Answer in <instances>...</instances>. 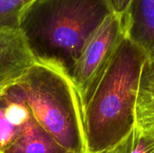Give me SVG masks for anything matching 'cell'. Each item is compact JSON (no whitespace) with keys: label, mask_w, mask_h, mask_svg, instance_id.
Here are the masks:
<instances>
[{"label":"cell","mask_w":154,"mask_h":153,"mask_svg":"<svg viewBox=\"0 0 154 153\" xmlns=\"http://www.w3.org/2000/svg\"><path fill=\"white\" fill-rule=\"evenodd\" d=\"M114 14L110 0H36L22 14L19 32L35 61L69 76L88 41Z\"/></svg>","instance_id":"6da1fadb"},{"label":"cell","mask_w":154,"mask_h":153,"mask_svg":"<svg viewBox=\"0 0 154 153\" xmlns=\"http://www.w3.org/2000/svg\"><path fill=\"white\" fill-rule=\"evenodd\" d=\"M147 60L145 52L125 35L82 107L88 153L115 147L133 133Z\"/></svg>","instance_id":"7a4b0ae2"},{"label":"cell","mask_w":154,"mask_h":153,"mask_svg":"<svg viewBox=\"0 0 154 153\" xmlns=\"http://www.w3.org/2000/svg\"><path fill=\"white\" fill-rule=\"evenodd\" d=\"M34 121L70 153H88L82 107L69 75L35 61L16 81Z\"/></svg>","instance_id":"3957f363"},{"label":"cell","mask_w":154,"mask_h":153,"mask_svg":"<svg viewBox=\"0 0 154 153\" xmlns=\"http://www.w3.org/2000/svg\"><path fill=\"white\" fill-rule=\"evenodd\" d=\"M125 35L123 16H109L91 37L76 61L69 78L79 95L81 107Z\"/></svg>","instance_id":"277c9868"},{"label":"cell","mask_w":154,"mask_h":153,"mask_svg":"<svg viewBox=\"0 0 154 153\" xmlns=\"http://www.w3.org/2000/svg\"><path fill=\"white\" fill-rule=\"evenodd\" d=\"M21 87L14 82L0 89V153L33 122Z\"/></svg>","instance_id":"5b68a950"},{"label":"cell","mask_w":154,"mask_h":153,"mask_svg":"<svg viewBox=\"0 0 154 153\" xmlns=\"http://www.w3.org/2000/svg\"><path fill=\"white\" fill-rule=\"evenodd\" d=\"M34 62L19 31L0 32V89L15 82Z\"/></svg>","instance_id":"8992f818"},{"label":"cell","mask_w":154,"mask_h":153,"mask_svg":"<svg viewBox=\"0 0 154 153\" xmlns=\"http://www.w3.org/2000/svg\"><path fill=\"white\" fill-rule=\"evenodd\" d=\"M123 19L125 35L154 59V0H131Z\"/></svg>","instance_id":"52a82bcc"},{"label":"cell","mask_w":154,"mask_h":153,"mask_svg":"<svg viewBox=\"0 0 154 153\" xmlns=\"http://www.w3.org/2000/svg\"><path fill=\"white\" fill-rule=\"evenodd\" d=\"M1 153H70L34 120Z\"/></svg>","instance_id":"ba28073f"},{"label":"cell","mask_w":154,"mask_h":153,"mask_svg":"<svg viewBox=\"0 0 154 153\" xmlns=\"http://www.w3.org/2000/svg\"><path fill=\"white\" fill-rule=\"evenodd\" d=\"M36 0H0V32L19 31L22 14Z\"/></svg>","instance_id":"9c48e42d"},{"label":"cell","mask_w":154,"mask_h":153,"mask_svg":"<svg viewBox=\"0 0 154 153\" xmlns=\"http://www.w3.org/2000/svg\"><path fill=\"white\" fill-rule=\"evenodd\" d=\"M135 127L154 133V96L138 95L135 107Z\"/></svg>","instance_id":"30bf717a"},{"label":"cell","mask_w":154,"mask_h":153,"mask_svg":"<svg viewBox=\"0 0 154 153\" xmlns=\"http://www.w3.org/2000/svg\"><path fill=\"white\" fill-rule=\"evenodd\" d=\"M131 153H154V133L134 129Z\"/></svg>","instance_id":"8fae6325"},{"label":"cell","mask_w":154,"mask_h":153,"mask_svg":"<svg viewBox=\"0 0 154 153\" xmlns=\"http://www.w3.org/2000/svg\"><path fill=\"white\" fill-rule=\"evenodd\" d=\"M138 95L154 96V59L147 60L143 66Z\"/></svg>","instance_id":"7c38bea8"},{"label":"cell","mask_w":154,"mask_h":153,"mask_svg":"<svg viewBox=\"0 0 154 153\" xmlns=\"http://www.w3.org/2000/svg\"><path fill=\"white\" fill-rule=\"evenodd\" d=\"M133 134H134V131L124 141H122L115 147H112L108 150L97 153H131L132 145H133Z\"/></svg>","instance_id":"4fadbf2b"},{"label":"cell","mask_w":154,"mask_h":153,"mask_svg":"<svg viewBox=\"0 0 154 153\" xmlns=\"http://www.w3.org/2000/svg\"><path fill=\"white\" fill-rule=\"evenodd\" d=\"M131 0H110L112 8L115 12V14L124 16L129 5H130Z\"/></svg>","instance_id":"5bb4252c"}]
</instances>
